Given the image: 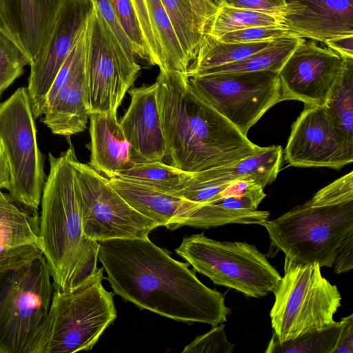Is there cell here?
Masks as SVG:
<instances>
[{
	"label": "cell",
	"mask_w": 353,
	"mask_h": 353,
	"mask_svg": "<svg viewBox=\"0 0 353 353\" xmlns=\"http://www.w3.org/2000/svg\"><path fill=\"white\" fill-rule=\"evenodd\" d=\"M343 57L313 41H301L278 72L281 101L323 106L343 66Z\"/></svg>",
	"instance_id": "9a60e30c"
},
{
	"label": "cell",
	"mask_w": 353,
	"mask_h": 353,
	"mask_svg": "<svg viewBox=\"0 0 353 353\" xmlns=\"http://www.w3.org/2000/svg\"><path fill=\"white\" fill-rule=\"evenodd\" d=\"M176 252L216 285L260 298L278 288L281 276L254 245L220 241L203 233L185 236Z\"/></svg>",
	"instance_id": "ba28073f"
},
{
	"label": "cell",
	"mask_w": 353,
	"mask_h": 353,
	"mask_svg": "<svg viewBox=\"0 0 353 353\" xmlns=\"http://www.w3.org/2000/svg\"><path fill=\"white\" fill-rule=\"evenodd\" d=\"M81 210L85 236L99 242L147 236L160 225L132 208L109 179L77 159Z\"/></svg>",
	"instance_id": "7c38bea8"
},
{
	"label": "cell",
	"mask_w": 353,
	"mask_h": 353,
	"mask_svg": "<svg viewBox=\"0 0 353 353\" xmlns=\"http://www.w3.org/2000/svg\"><path fill=\"white\" fill-rule=\"evenodd\" d=\"M256 26H284L281 14L222 5L205 34L218 38L228 32Z\"/></svg>",
	"instance_id": "f546056e"
},
{
	"label": "cell",
	"mask_w": 353,
	"mask_h": 353,
	"mask_svg": "<svg viewBox=\"0 0 353 353\" xmlns=\"http://www.w3.org/2000/svg\"><path fill=\"white\" fill-rule=\"evenodd\" d=\"M273 293L270 316L280 342L333 324L341 306L336 285L323 276L316 262L297 264L285 258L284 274Z\"/></svg>",
	"instance_id": "52a82bcc"
},
{
	"label": "cell",
	"mask_w": 353,
	"mask_h": 353,
	"mask_svg": "<svg viewBox=\"0 0 353 353\" xmlns=\"http://www.w3.org/2000/svg\"><path fill=\"white\" fill-rule=\"evenodd\" d=\"M86 70L91 112L114 113L141 69L95 9L86 23Z\"/></svg>",
	"instance_id": "8fae6325"
},
{
	"label": "cell",
	"mask_w": 353,
	"mask_h": 353,
	"mask_svg": "<svg viewBox=\"0 0 353 353\" xmlns=\"http://www.w3.org/2000/svg\"><path fill=\"white\" fill-rule=\"evenodd\" d=\"M155 82L168 164L195 173L233 164L263 148L203 100L187 72L160 70Z\"/></svg>",
	"instance_id": "7a4b0ae2"
},
{
	"label": "cell",
	"mask_w": 353,
	"mask_h": 353,
	"mask_svg": "<svg viewBox=\"0 0 353 353\" xmlns=\"http://www.w3.org/2000/svg\"><path fill=\"white\" fill-rule=\"evenodd\" d=\"M0 143L11 173L10 196L15 202L37 210L46 175L26 87L19 88L0 103Z\"/></svg>",
	"instance_id": "9c48e42d"
},
{
	"label": "cell",
	"mask_w": 353,
	"mask_h": 353,
	"mask_svg": "<svg viewBox=\"0 0 353 353\" xmlns=\"http://www.w3.org/2000/svg\"><path fill=\"white\" fill-rule=\"evenodd\" d=\"M324 43L340 56L353 58V34L340 36Z\"/></svg>",
	"instance_id": "ee69618b"
},
{
	"label": "cell",
	"mask_w": 353,
	"mask_h": 353,
	"mask_svg": "<svg viewBox=\"0 0 353 353\" xmlns=\"http://www.w3.org/2000/svg\"><path fill=\"white\" fill-rule=\"evenodd\" d=\"M103 268L77 288L54 290L42 353L90 350L117 318L112 292L102 284Z\"/></svg>",
	"instance_id": "8992f818"
},
{
	"label": "cell",
	"mask_w": 353,
	"mask_h": 353,
	"mask_svg": "<svg viewBox=\"0 0 353 353\" xmlns=\"http://www.w3.org/2000/svg\"><path fill=\"white\" fill-rule=\"evenodd\" d=\"M130 103L119 123L130 144L133 164L164 161L166 144L156 82L128 90Z\"/></svg>",
	"instance_id": "e0dca14e"
},
{
	"label": "cell",
	"mask_w": 353,
	"mask_h": 353,
	"mask_svg": "<svg viewBox=\"0 0 353 353\" xmlns=\"http://www.w3.org/2000/svg\"><path fill=\"white\" fill-rule=\"evenodd\" d=\"M30 61L10 39L0 33V97L20 77Z\"/></svg>",
	"instance_id": "836d02e7"
},
{
	"label": "cell",
	"mask_w": 353,
	"mask_h": 353,
	"mask_svg": "<svg viewBox=\"0 0 353 353\" xmlns=\"http://www.w3.org/2000/svg\"><path fill=\"white\" fill-rule=\"evenodd\" d=\"M89 165L108 179L133 165L130 144L114 113L91 112Z\"/></svg>",
	"instance_id": "603a6c76"
},
{
	"label": "cell",
	"mask_w": 353,
	"mask_h": 353,
	"mask_svg": "<svg viewBox=\"0 0 353 353\" xmlns=\"http://www.w3.org/2000/svg\"><path fill=\"white\" fill-rule=\"evenodd\" d=\"M283 26L301 38L321 42L353 34V0H284Z\"/></svg>",
	"instance_id": "ac0fdd59"
},
{
	"label": "cell",
	"mask_w": 353,
	"mask_h": 353,
	"mask_svg": "<svg viewBox=\"0 0 353 353\" xmlns=\"http://www.w3.org/2000/svg\"><path fill=\"white\" fill-rule=\"evenodd\" d=\"M190 63L195 59L202 37L190 0H160Z\"/></svg>",
	"instance_id": "1f68e13d"
},
{
	"label": "cell",
	"mask_w": 353,
	"mask_h": 353,
	"mask_svg": "<svg viewBox=\"0 0 353 353\" xmlns=\"http://www.w3.org/2000/svg\"><path fill=\"white\" fill-rule=\"evenodd\" d=\"M95 9L99 12L118 41L127 54L136 58L132 45L124 31L110 0H92Z\"/></svg>",
	"instance_id": "f35d334b"
},
{
	"label": "cell",
	"mask_w": 353,
	"mask_h": 353,
	"mask_svg": "<svg viewBox=\"0 0 353 353\" xmlns=\"http://www.w3.org/2000/svg\"><path fill=\"white\" fill-rule=\"evenodd\" d=\"M282 157L281 146L263 147L258 153L233 164L195 172L194 178L212 183L252 181L264 188L276 179L280 170Z\"/></svg>",
	"instance_id": "cb8c5ba5"
},
{
	"label": "cell",
	"mask_w": 353,
	"mask_h": 353,
	"mask_svg": "<svg viewBox=\"0 0 353 353\" xmlns=\"http://www.w3.org/2000/svg\"><path fill=\"white\" fill-rule=\"evenodd\" d=\"M353 200V172L319 190L307 202L312 205H334Z\"/></svg>",
	"instance_id": "d590c367"
},
{
	"label": "cell",
	"mask_w": 353,
	"mask_h": 353,
	"mask_svg": "<svg viewBox=\"0 0 353 353\" xmlns=\"http://www.w3.org/2000/svg\"><path fill=\"white\" fill-rule=\"evenodd\" d=\"M194 174L161 161L133 164L115 177L173 194L185 188L192 181Z\"/></svg>",
	"instance_id": "4316f807"
},
{
	"label": "cell",
	"mask_w": 353,
	"mask_h": 353,
	"mask_svg": "<svg viewBox=\"0 0 353 353\" xmlns=\"http://www.w3.org/2000/svg\"><path fill=\"white\" fill-rule=\"evenodd\" d=\"M132 45L135 56L151 65L141 26L131 0H110Z\"/></svg>",
	"instance_id": "d6a6232c"
},
{
	"label": "cell",
	"mask_w": 353,
	"mask_h": 353,
	"mask_svg": "<svg viewBox=\"0 0 353 353\" xmlns=\"http://www.w3.org/2000/svg\"><path fill=\"white\" fill-rule=\"evenodd\" d=\"M90 114L85 61L48 92L42 121L53 134L70 137L85 130Z\"/></svg>",
	"instance_id": "44dd1931"
},
{
	"label": "cell",
	"mask_w": 353,
	"mask_h": 353,
	"mask_svg": "<svg viewBox=\"0 0 353 353\" xmlns=\"http://www.w3.org/2000/svg\"><path fill=\"white\" fill-rule=\"evenodd\" d=\"M265 196L263 188L252 181H232L215 200L196 209L183 226L209 228L229 223L261 225L270 216L268 211L257 209Z\"/></svg>",
	"instance_id": "d6986e66"
},
{
	"label": "cell",
	"mask_w": 353,
	"mask_h": 353,
	"mask_svg": "<svg viewBox=\"0 0 353 353\" xmlns=\"http://www.w3.org/2000/svg\"><path fill=\"white\" fill-rule=\"evenodd\" d=\"M108 179L112 188L132 208L160 226L170 230L182 227L185 220L201 205L119 177Z\"/></svg>",
	"instance_id": "7402d4cb"
},
{
	"label": "cell",
	"mask_w": 353,
	"mask_h": 353,
	"mask_svg": "<svg viewBox=\"0 0 353 353\" xmlns=\"http://www.w3.org/2000/svg\"><path fill=\"white\" fill-rule=\"evenodd\" d=\"M93 10L92 0H65L46 46L30 65L27 90L34 119L43 114L47 94Z\"/></svg>",
	"instance_id": "5bb4252c"
},
{
	"label": "cell",
	"mask_w": 353,
	"mask_h": 353,
	"mask_svg": "<svg viewBox=\"0 0 353 353\" xmlns=\"http://www.w3.org/2000/svg\"><path fill=\"white\" fill-rule=\"evenodd\" d=\"M145 2L152 30L162 50L164 70L187 72L190 62L161 1L145 0Z\"/></svg>",
	"instance_id": "83f0119b"
},
{
	"label": "cell",
	"mask_w": 353,
	"mask_h": 353,
	"mask_svg": "<svg viewBox=\"0 0 353 353\" xmlns=\"http://www.w3.org/2000/svg\"><path fill=\"white\" fill-rule=\"evenodd\" d=\"M11 173L9 164L0 143V190H9L11 186Z\"/></svg>",
	"instance_id": "f6af8a7d"
},
{
	"label": "cell",
	"mask_w": 353,
	"mask_h": 353,
	"mask_svg": "<svg viewBox=\"0 0 353 353\" xmlns=\"http://www.w3.org/2000/svg\"><path fill=\"white\" fill-rule=\"evenodd\" d=\"M223 5L281 15L285 8L284 0H223Z\"/></svg>",
	"instance_id": "60d3db41"
},
{
	"label": "cell",
	"mask_w": 353,
	"mask_h": 353,
	"mask_svg": "<svg viewBox=\"0 0 353 353\" xmlns=\"http://www.w3.org/2000/svg\"><path fill=\"white\" fill-rule=\"evenodd\" d=\"M98 259L114 292L141 309L212 326L227 321L231 313L221 292L205 285L188 263L172 258L148 236L99 241Z\"/></svg>",
	"instance_id": "6da1fadb"
},
{
	"label": "cell",
	"mask_w": 353,
	"mask_h": 353,
	"mask_svg": "<svg viewBox=\"0 0 353 353\" xmlns=\"http://www.w3.org/2000/svg\"><path fill=\"white\" fill-rule=\"evenodd\" d=\"M50 172L41 199L39 234L54 290L68 291L94 274L99 242L83 233L80 187L72 145L59 157L49 153Z\"/></svg>",
	"instance_id": "3957f363"
},
{
	"label": "cell",
	"mask_w": 353,
	"mask_h": 353,
	"mask_svg": "<svg viewBox=\"0 0 353 353\" xmlns=\"http://www.w3.org/2000/svg\"><path fill=\"white\" fill-rule=\"evenodd\" d=\"M14 202L0 190V272L20 268L43 255L37 210Z\"/></svg>",
	"instance_id": "ffe728a7"
},
{
	"label": "cell",
	"mask_w": 353,
	"mask_h": 353,
	"mask_svg": "<svg viewBox=\"0 0 353 353\" xmlns=\"http://www.w3.org/2000/svg\"><path fill=\"white\" fill-rule=\"evenodd\" d=\"M343 57V69L323 107L335 126L353 139V58Z\"/></svg>",
	"instance_id": "f1b7e54d"
},
{
	"label": "cell",
	"mask_w": 353,
	"mask_h": 353,
	"mask_svg": "<svg viewBox=\"0 0 353 353\" xmlns=\"http://www.w3.org/2000/svg\"><path fill=\"white\" fill-rule=\"evenodd\" d=\"M284 157L292 166L340 169L353 161V139L335 126L323 106L305 105L292 126Z\"/></svg>",
	"instance_id": "4fadbf2b"
},
{
	"label": "cell",
	"mask_w": 353,
	"mask_h": 353,
	"mask_svg": "<svg viewBox=\"0 0 353 353\" xmlns=\"http://www.w3.org/2000/svg\"><path fill=\"white\" fill-rule=\"evenodd\" d=\"M194 91L244 136L281 101L278 72L269 70L214 73L189 77Z\"/></svg>",
	"instance_id": "30bf717a"
},
{
	"label": "cell",
	"mask_w": 353,
	"mask_h": 353,
	"mask_svg": "<svg viewBox=\"0 0 353 353\" xmlns=\"http://www.w3.org/2000/svg\"><path fill=\"white\" fill-rule=\"evenodd\" d=\"M340 321L280 342L272 332L265 353H332L340 331Z\"/></svg>",
	"instance_id": "4dcf8cb0"
},
{
	"label": "cell",
	"mask_w": 353,
	"mask_h": 353,
	"mask_svg": "<svg viewBox=\"0 0 353 353\" xmlns=\"http://www.w3.org/2000/svg\"><path fill=\"white\" fill-rule=\"evenodd\" d=\"M304 39L294 34L274 39L268 47L243 59L203 70L193 77L264 70L279 72L292 52Z\"/></svg>",
	"instance_id": "484cf974"
},
{
	"label": "cell",
	"mask_w": 353,
	"mask_h": 353,
	"mask_svg": "<svg viewBox=\"0 0 353 353\" xmlns=\"http://www.w3.org/2000/svg\"><path fill=\"white\" fill-rule=\"evenodd\" d=\"M274 40L227 43L205 34L195 59L188 68L187 75L191 77L203 70L243 59L268 47Z\"/></svg>",
	"instance_id": "d4e9b609"
},
{
	"label": "cell",
	"mask_w": 353,
	"mask_h": 353,
	"mask_svg": "<svg viewBox=\"0 0 353 353\" xmlns=\"http://www.w3.org/2000/svg\"><path fill=\"white\" fill-rule=\"evenodd\" d=\"M294 34L285 26H256L228 32L217 39L227 43H251L274 40Z\"/></svg>",
	"instance_id": "8d00e7d4"
},
{
	"label": "cell",
	"mask_w": 353,
	"mask_h": 353,
	"mask_svg": "<svg viewBox=\"0 0 353 353\" xmlns=\"http://www.w3.org/2000/svg\"><path fill=\"white\" fill-rule=\"evenodd\" d=\"M143 33L151 65L164 70V59L161 46L154 33L150 21L145 0H131Z\"/></svg>",
	"instance_id": "74e56055"
},
{
	"label": "cell",
	"mask_w": 353,
	"mask_h": 353,
	"mask_svg": "<svg viewBox=\"0 0 353 353\" xmlns=\"http://www.w3.org/2000/svg\"><path fill=\"white\" fill-rule=\"evenodd\" d=\"M333 267L336 274L349 272L353 268V233L349 234L336 254Z\"/></svg>",
	"instance_id": "7bdbcfd3"
},
{
	"label": "cell",
	"mask_w": 353,
	"mask_h": 353,
	"mask_svg": "<svg viewBox=\"0 0 353 353\" xmlns=\"http://www.w3.org/2000/svg\"><path fill=\"white\" fill-rule=\"evenodd\" d=\"M223 0H190L195 14L198 30L202 37L219 9L223 5ZM203 39V38H202Z\"/></svg>",
	"instance_id": "ab89813d"
},
{
	"label": "cell",
	"mask_w": 353,
	"mask_h": 353,
	"mask_svg": "<svg viewBox=\"0 0 353 353\" xmlns=\"http://www.w3.org/2000/svg\"><path fill=\"white\" fill-rule=\"evenodd\" d=\"M65 0H0V33L30 64L46 46Z\"/></svg>",
	"instance_id": "2e32d148"
},
{
	"label": "cell",
	"mask_w": 353,
	"mask_h": 353,
	"mask_svg": "<svg viewBox=\"0 0 353 353\" xmlns=\"http://www.w3.org/2000/svg\"><path fill=\"white\" fill-rule=\"evenodd\" d=\"M261 225L271 247L290 261L331 268L345 239L353 233V200L323 205L306 201Z\"/></svg>",
	"instance_id": "5b68a950"
},
{
	"label": "cell",
	"mask_w": 353,
	"mask_h": 353,
	"mask_svg": "<svg viewBox=\"0 0 353 353\" xmlns=\"http://www.w3.org/2000/svg\"><path fill=\"white\" fill-rule=\"evenodd\" d=\"M53 292L43 255L0 272V353H42Z\"/></svg>",
	"instance_id": "277c9868"
},
{
	"label": "cell",
	"mask_w": 353,
	"mask_h": 353,
	"mask_svg": "<svg viewBox=\"0 0 353 353\" xmlns=\"http://www.w3.org/2000/svg\"><path fill=\"white\" fill-rule=\"evenodd\" d=\"M234 344L226 336L224 324L212 326L208 332L196 337L186 345L183 353H232Z\"/></svg>",
	"instance_id": "e575fe53"
},
{
	"label": "cell",
	"mask_w": 353,
	"mask_h": 353,
	"mask_svg": "<svg viewBox=\"0 0 353 353\" xmlns=\"http://www.w3.org/2000/svg\"><path fill=\"white\" fill-rule=\"evenodd\" d=\"M332 353H353V314L343 317Z\"/></svg>",
	"instance_id": "b9f144b4"
}]
</instances>
